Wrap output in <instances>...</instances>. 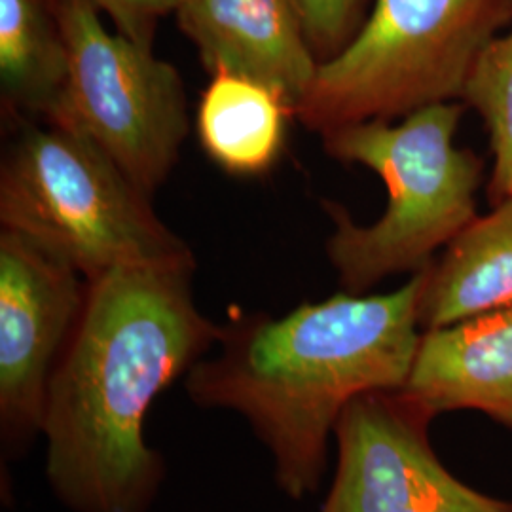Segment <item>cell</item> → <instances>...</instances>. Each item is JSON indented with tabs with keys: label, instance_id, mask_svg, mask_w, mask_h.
Listing matches in <instances>:
<instances>
[{
	"label": "cell",
	"instance_id": "1",
	"mask_svg": "<svg viewBox=\"0 0 512 512\" xmlns=\"http://www.w3.org/2000/svg\"><path fill=\"white\" fill-rule=\"evenodd\" d=\"M194 262L120 266L88 281L84 310L55 366L46 475L73 512H148L165 463L145 439L156 397L219 344L222 325L194 296Z\"/></svg>",
	"mask_w": 512,
	"mask_h": 512
},
{
	"label": "cell",
	"instance_id": "2",
	"mask_svg": "<svg viewBox=\"0 0 512 512\" xmlns=\"http://www.w3.org/2000/svg\"><path fill=\"white\" fill-rule=\"evenodd\" d=\"M425 270L391 293L342 291L279 319L258 313L222 325L219 353L184 376L190 401L245 418L287 497L317 494L346 406L370 391L401 389L410 376Z\"/></svg>",
	"mask_w": 512,
	"mask_h": 512
},
{
	"label": "cell",
	"instance_id": "3",
	"mask_svg": "<svg viewBox=\"0 0 512 512\" xmlns=\"http://www.w3.org/2000/svg\"><path fill=\"white\" fill-rule=\"evenodd\" d=\"M465 105L442 103L401 122H361L321 133L332 160L363 165L385 190L382 217L357 224L340 203L323 202L334 228L330 266L344 293L368 294L387 277L429 268L439 251L478 217L484 160L456 145Z\"/></svg>",
	"mask_w": 512,
	"mask_h": 512
},
{
	"label": "cell",
	"instance_id": "4",
	"mask_svg": "<svg viewBox=\"0 0 512 512\" xmlns=\"http://www.w3.org/2000/svg\"><path fill=\"white\" fill-rule=\"evenodd\" d=\"M0 222L86 281L120 266L194 262L150 196L71 129L23 128L0 167Z\"/></svg>",
	"mask_w": 512,
	"mask_h": 512
},
{
	"label": "cell",
	"instance_id": "5",
	"mask_svg": "<svg viewBox=\"0 0 512 512\" xmlns=\"http://www.w3.org/2000/svg\"><path fill=\"white\" fill-rule=\"evenodd\" d=\"M511 21L512 0H374L355 38L319 63L293 116L321 135L461 101L480 55Z\"/></svg>",
	"mask_w": 512,
	"mask_h": 512
},
{
	"label": "cell",
	"instance_id": "6",
	"mask_svg": "<svg viewBox=\"0 0 512 512\" xmlns=\"http://www.w3.org/2000/svg\"><path fill=\"white\" fill-rule=\"evenodd\" d=\"M69 76L52 116L101 148L152 196L179 162L190 120L183 78L164 59L112 35L92 0H57Z\"/></svg>",
	"mask_w": 512,
	"mask_h": 512
},
{
	"label": "cell",
	"instance_id": "7",
	"mask_svg": "<svg viewBox=\"0 0 512 512\" xmlns=\"http://www.w3.org/2000/svg\"><path fill=\"white\" fill-rule=\"evenodd\" d=\"M435 416L401 389L353 399L334 429L336 473L319 512H512V501L482 494L440 461Z\"/></svg>",
	"mask_w": 512,
	"mask_h": 512
},
{
	"label": "cell",
	"instance_id": "8",
	"mask_svg": "<svg viewBox=\"0 0 512 512\" xmlns=\"http://www.w3.org/2000/svg\"><path fill=\"white\" fill-rule=\"evenodd\" d=\"M88 281L31 239L0 234V440L6 458L44 435L55 366L84 310Z\"/></svg>",
	"mask_w": 512,
	"mask_h": 512
},
{
	"label": "cell",
	"instance_id": "9",
	"mask_svg": "<svg viewBox=\"0 0 512 512\" xmlns=\"http://www.w3.org/2000/svg\"><path fill=\"white\" fill-rule=\"evenodd\" d=\"M175 14L209 73L255 80L293 112L310 90L319 59L294 0H181Z\"/></svg>",
	"mask_w": 512,
	"mask_h": 512
},
{
	"label": "cell",
	"instance_id": "10",
	"mask_svg": "<svg viewBox=\"0 0 512 512\" xmlns=\"http://www.w3.org/2000/svg\"><path fill=\"white\" fill-rule=\"evenodd\" d=\"M401 391L435 418L476 410L512 429V308L423 330Z\"/></svg>",
	"mask_w": 512,
	"mask_h": 512
},
{
	"label": "cell",
	"instance_id": "11",
	"mask_svg": "<svg viewBox=\"0 0 512 512\" xmlns=\"http://www.w3.org/2000/svg\"><path fill=\"white\" fill-rule=\"evenodd\" d=\"M512 308V198L478 215L425 270L421 330Z\"/></svg>",
	"mask_w": 512,
	"mask_h": 512
},
{
	"label": "cell",
	"instance_id": "12",
	"mask_svg": "<svg viewBox=\"0 0 512 512\" xmlns=\"http://www.w3.org/2000/svg\"><path fill=\"white\" fill-rule=\"evenodd\" d=\"M289 105L270 88L230 73H215L205 88L196 129L211 160L234 175H260L279 158Z\"/></svg>",
	"mask_w": 512,
	"mask_h": 512
},
{
	"label": "cell",
	"instance_id": "13",
	"mask_svg": "<svg viewBox=\"0 0 512 512\" xmlns=\"http://www.w3.org/2000/svg\"><path fill=\"white\" fill-rule=\"evenodd\" d=\"M69 76L61 25L44 0H0V84L14 110L44 122Z\"/></svg>",
	"mask_w": 512,
	"mask_h": 512
},
{
	"label": "cell",
	"instance_id": "14",
	"mask_svg": "<svg viewBox=\"0 0 512 512\" xmlns=\"http://www.w3.org/2000/svg\"><path fill=\"white\" fill-rule=\"evenodd\" d=\"M461 103L482 118L492 150L488 202L512 198V21L488 44L467 82Z\"/></svg>",
	"mask_w": 512,
	"mask_h": 512
},
{
	"label": "cell",
	"instance_id": "15",
	"mask_svg": "<svg viewBox=\"0 0 512 512\" xmlns=\"http://www.w3.org/2000/svg\"><path fill=\"white\" fill-rule=\"evenodd\" d=\"M319 63L340 54L368 18V0H294Z\"/></svg>",
	"mask_w": 512,
	"mask_h": 512
},
{
	"label": "cell",
	"instance_id": "16",
	"mask_svg": "<svg viewBox=\"0 0 512 512\" xmlns=\"http://www.w3.org/2000/svg\"><path fill=\"white\" fill-rule=\"evenodd\" d=\"M118 27L124 37L152 48L158 19L175 12L181 0H92Z\"/></svg>",
	"mask_w": 512,
	"mask_h": 512
}]
</instances>
